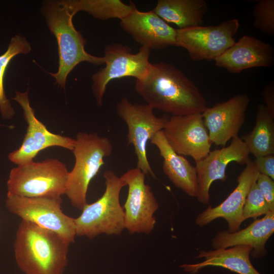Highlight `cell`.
Here are the masks:
<instances>
[{
    "label": "cell",
    "instance_id": "obj_1",
    "mask_svg": "<svg viewBox=\"0 0 274 274\" xmlns=\"http://www.w3.org/2000/svg\"><path fill=\"white\" fill-rule=\"evenodd\" d=\"M134 88L146 104L172 116L201 114L207 108L198 87L169 63H151L146 75L136 80Z\"/></svg>",
    "mask_w": 274,
    "mask_h": 274
},
{
    "label": "cell",
    "instance_id": "obj_2",
    "mask_svg": "<svg viewBox=\"0 0 274 274\" xmlns=\"http://www.w3.org/2000/svg\"><path fill=\"white\" fill-rule=\"evenodd\" d=\"M70 244L54 231L21 220L14 243L16 264L25 274H63Z\"/></svg>",
    "mask_w": 274,
    "mask_h": 274
},
{
    "label": "cell",
    "instance_id": "obj_3",
    "mask_svg": "<svg viewBox=\"0 0 274 274\" xmlns=\"http://www.w3.org/2000/svg\"><path fill=\"white\" fill-rule=\"evenodd\" d=\"M43 14L58 45V70L55 73H49L55 78V84L64 89L68 74L82 62L94 65L105 63L104 57L93 56L85 50L86 41L73 23V17L76 14L70 9L66 1L45 2Z\"/></svg>",
    "mask_w": 274,
    "mask_h": 274
},
{
    "label": "cell",
    "instance_id": "obj_4",
    "mask_svg": "<svg viewBox=\"0 0 274 274\" xmlns=\"http://www.w3.org/2000/svg\"><path fill=\"white\" fill-rule=\"evenodd\" d=\"M75 140V162L68 174L65 194L74 207L82 211L87 203L89 184L105 164L104 158L111 155L113 145L109 138L96 133L79 132Z\"/></svg>",
    "mask_w": 274,
    "mask_h": 274
},
{
    "label": "cell",
    "instance_id": "obj_5",
    "mask_svg": "<svg viewBox=\"0 0 274 274\" xmlns=\"http://www.w3.org/2000/svg\"><path fill=\"white\" fill-rule=\"evenodd\" d=\"M106 189L96 201L87 203L80 216L75 218L76 236L93 239L105 233L120 235L124 227V212L120 203L121 189L126 186L112 170L104 174Z\"/></svg>",
    "mask_w": 274,
    "mask_h": 274
},
{
    "label": "cell",
    "instance_id": "obj_6",
    "mask_svg": "<svg viewBox=\"0 0 274 274\" xmlns=\"http://www.w3.org/2000/svg\"><path fill=\"white\" fill-rule=\"evenodd\" d=\"M68 173L65 164L54 158L17 165L10 170L7 196L61 197Z\"/></svg>",
    "mask_w": 274,
    "mask_h": 274
},
{
    "label": "cell",
    "instance_id": "obj_7",
    "mask_svg": "<svg viewBox=\"0 0 274 274\" xmlns=\"http://www.w3.org/2000/svg\"><path fill=\"white\" fill-rule=\"evenodd\" d=\"M116 113L127 126V144H132L137 158V168L146 175L155 178V175L147 155L148 141L163 130L169 118L158 117L153 109L147 104H134L126 98H122L116 106Z\"/></svg>",
    "mask_w": 274,
    "mask_h": 274
},
{
    "label": "cell",
    "instance_id": "obj_8",
    "mask_svg": "<svg viewBox=\"0 0 274 274\" xmlns=\"http://www.w3.org/2000/svg\"><path fill=\"white\" fill-rule=\"evenodd\" d=\"M151 50L141 47L138 53L133 54L129 47L121 43L106 46L104 56L106 66L92 77V90L98 106L102 105L107 86L111 81L125 77L140 80L146 75L151 65Z\"/></svg>",
    "mask_w": 274,
    "mask_h": 274
},
{
    "label": "cell",
    "instance_id": "obj_9",
    "mask_svg": "<svg viewBox=\"0 0 274 274\" xmlns=\"http://www.w3.org/2000/svg\"><path fill=\"white\" fill-rule=\"evenodd\" d=\"M61 197L7 196L8 210L24 220L54 231L70 243L75 242V218L64 214Z\"/></svg>",
    "mask_w": 274,
    "mask_h": 274
},
{
    "label": "cell",
    "instance_id": "obj_10",
    "mask_svg": "<svg viewBox=\"0 0 274 274\" xmlns=\"http://www.w3.org/2000/svg\"><path fill=\"white\" fill-rule=\"evenodd\" d=\"M239 27V21L233 18L216 25L178 29L176 46L186 50L194 61L215 60L234 44Z\"/></svg>",
    "mask_w": 274,
    "mask_h": 274
},
{
    "label": "cell",
    "instance_id": "obj_11",
    "mask_svg": "<svg viewBox=\"0 0 274 274\" xmlns=\"http://www.w3.org/2000/svg\"><path fill=\"white\" fill-rule=\"evenodd\" d=\"M120 177L128 187L123 207L125 228L130 234L150 233L156 223L154 213L159 204L150 186L145 183V175L135 167L128 169Z\"/></svg>",
    "mask_w": 274,
    "mask_h": 274
},
{
    "label": "cell",
    "instance_id": "obj_12",
    "mask_svg": "<svg viewBox=\"0 0 274 274\" xmlns=\"http://www.w3.org/2000/svg\"><path fill=\"white\" fill-rule=\"evenodd\" d=\"M12 99L21 106L27 128L21 145L8 155L11 162L17 165L29 163L33 161L41 151L53 146L73 150L75 139L50 132L37 118L30 105L28 90L23 93L16 91L15 96Z\"/></svg>",
    "mask_w": 274,
    "mask_h": 274
},
{
    "label": "cell",
    "instance_id": "obj_13",
    "mask_svg": "<svg viewBox=\"0 0 274 274\" xmlns=\"http://www.w3.org/2000/svg\"><path fill=\"white\" fill-rule=\"evenodd\" d=\"M163 132L172 149L177 154L190 156L195 162L211 151L212 143L201 114L172 116Z\"/></svg>",
    "mask_w": 274,
    "mask_h": 274
},
{
    "label": "cell",
    "instance_id": "obj_14",
    "mask_svg": "<svg viewBox=\"0 0 274 274\" xmlns=\"http://www.w3.org/2000/svg\"><path fill=\"white\" fill-rule=\"evenodd\" d=\"M249 154L246 145L237 136L231 139L228 146L210 151L206 157L196 162L198 200L203 204L209 203L212 183L218 180L225 181L227 178L225 170L228 164L231 162L246 164L250 159Z\"/></svg>",
    "mask_w": 274,
    "mask_h": 274
},
{
    "label": "cell",
    "instance_id": "obj_15",
    "mask_svg": "<svg viewBox=\"0 0 274 274\" xmlns=\"http://www.w3.org/2000/svg\"><path fill=\"white\" fill-rule=\"evenodd\" d=\"M250 101L248 95L240 94L206 109L201 115L212 143L224 147L238 136Z\"/></svg>",
    "mask_w": 274,
    "mask_h": 274
},
{
    "label": "cell",
    "instance_id": "obj_16",
    "mask_svg": "<svg viewBox=\"0 0 274 274\" xmlns=\"http://www.w3.org/2000/svg\"><path fill=\"white\" fill-rule=\"evenodd\" d=\"M120 24L122 29L141 47L152 50L176 46L177 29L171 27L153 10L142 12L135 7L120 20Z\"/></svg>",
    "mask_w": 274,
    "mask_h": 274
},
{
    "label": "cell",
    "instance_id": "obj_17",
    "mask_svg": "<svg viewBox=\"0 0 274 274\" xmlns=\"http://www.w3.org/2000/svg\"><path fill=\"white\" fill-rule=\"evenodd\" d=\"M246 164L245 168L237 178L238 184L234 190L219 205L214 208L209 206L199 214L195 220L197 225L202 227L216 219L222 218L227 221L228 230L230 232L239 230L244 221L242 212L246 198L259 175L253 161L250 158Z\"/></svg>",
    "mask_w": 274,
    "mask_h": 274
},
{
    "label": "cell",
    "instance_id": "obj_18",
    "mask_svg": "<svg viewBox=\"0 0 274 274\" xmlns=\"http://www.w3.org/2000/svg\"><path fill=\"white\" fill-rule=\"evenodd\" d=\"M214 61L218 67L237 74L249 68L271 66L274 50L270 44L244 35Z\"/></svg>",
    "mask_w": 274,
    "mask_h": 274
},
{
    "label": "cell",
    "instance_id": "obj_19",
    "mask_svg": "<svg viewBox=\"0 0 274 274\" xmlns=\"http://www.w3.org/2000/svg\"><path fill=\"white\" fill-rule=\"evenodd\" d=\"M274 232V210L269 211L260 219H255L244 229L234 232L219 231L212 240L215 249H226L236 245L249 246L254 258L263 257L266 253L265 245Z\"/></svg>",
    "mask_w": 274,
    "mask_h": 274
},
{
    "label": "cell",
    "instance_id": "obj_20",
    "mask_svg": "<svg viewBox=\"0 0 274 274\" xmlns=\"http://www.w3.org/2000/svg\"><path fill=\"white\" fill-rule=\"evenodd\" d=\"M163 159L162 169L172 183L191 197H196L198 190L197 172L183 155L176 153L168 144L163 130L150 140Z\"/></svg>",
    "mask_w": 274,
    "mask_h": 274
},
{
    "label": "cell",
    "instance_id": "obj_21",
    "mask_svg": "<svg viewBox=\"0 0 274 274\" xmlns=\"http://www.w3.org/2000/svg\"><path fill=\"white\" fill-rule=\"evenodd\" d=\"M252 249L249 246L236 245L226 249L199 251L196 258L203 261L180 265L186 272L195 274L207 266H218L238 274H261L252 264L250 254Z\"/></svg>",
    "mask_w": 274,
    "mask_h": 274
},
{
    "label": "cell",
    "instance_id": "obj_22",
    "mask_svg": "<svg viewBox=\"0 0 274 274\" xmlns=\"http://www.w3.org/2000/svg\"><path fill=\"white\" fill-rule=\"evenodd\" d=\"M208 8L204 0H158L153 10L167 23L182 29L202 24Z\"/></svg>",
    "mask_w": 274,
    "mask_h": 274
},
{
    "label": "cell",
    "instance_id": "obj_23",
    "mask_svg": "<svg viewBox=\"0 0 274 274\" xmlns=\"http://www.w3.org/2000/svg\"><path fill=\"white\" fill-rule=\"evenodd\" d=\"M242 139L255 157L274 154V115L264 105H258L255 125Z\"/></svg>",
    "mask_w": 274,
    "mask_h": 274
},
{
    "label": "cell",
    "instance_id": "obj_24",
    "mask_svg": "<svg viewBox=\"0 0 274 274\" xmlns=\"http://www.w3.org/2000/svg\"><path fill=\"white\" fill-rule=\"evenodd\" d=\"M70 9L75 14L84 11L102 20L127 16L135 8L132 3L127 5L120 0H67Z\"/></svg>",
    "mask_w": 274,
    "mask_h": 274
},
{
    "label": "cell",
    "instance_id": "obj_25",
    "mask_svg": "<svg viewBox=\"0 0 274 274\" xmlns=\"http://www.w3.org/2000/svg\"><path fill=\"white\" fill-rule=\"evenodd\" d=\"M31 51V46L26 39L15 35L10 40L7 50L0 55V112L5 119H10L15 114L4 89V79L7 68L11 60L19 54H26Z\"/></svg>",
    "mask_w": 274,
    "mask_h": 274
},
{
    "label": "cell",
    "instance_id": "obj_26",
    "mask_svg": "<svg viewBox=\"0 0 274 274\" xmlns=\"http://www.w3.org/2000/svg\"><path fill=\"white\" fill-rule=\"evenodd\" d=\"M253 25L263 33L274 35V1L261 0L255 6Z\"/></svg>",
    "mask_w": 274,
    "mask_h": 274
},
{
    "label": "cell",
    "instance_id": "obj_27",
    "mask_svg": "<svg viewBox=\"0 0 274 274\" xmlns=\"http://www.w3.org/2000/svg\"><path fill=\"white\" fill-rule=\"evenodd\" d=\"M269 211L271 210L255 182L250 188L245 199L242 212L244 221L250 218L255 220Z\"/></svg>",
    "mask_w": 274,
    "mask_h": 274
},
{
    "label": "cell",
    "instance_id": "obj_28",
    "mask_svg": "<svg viewBox=\"0 0 274 274\" xmlns=\"http://www.w3.org/2000/svg\"><path fill=\"white\" fill-rule=\"evenodd\" d=\"M256 183L270 210H274L273 180L266 175L259 174Z\"/></svg>",
    "mask_w": 274,
    "mask_h": 274
},
{
    "label": "cell",
    "instance_id": "obj_29",
    "mask_svg": "<svg viewBox=\"0 0 274 274\" xmlns=\"http://www.w3.org/2000/svg\"><path fill=\"white\" fill-rule=\"evenodd\" d=\"M253 162L259 174L274 179V154L256 157Z\"/></svg>",
    "mask_w": 274,
    "mask_h": 274
},
{
    "label": "cell",
    "instance_id": "obj_30",
    "mask_svg": "<svg viewBox=\"0 0 274 274\" xmlns=\"http://www.w3.org/2000/svg\"><path fill=\"white\" fill-rule=\"evenodd\" d=\"M262 96L265 107L270 113L274 115V90L273 84L270 83L266 85L262 91Z\"/></svg>",
    "mask_w": 274,
    "mask_h": 274
}]
</instances>
